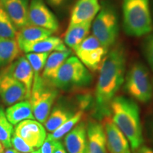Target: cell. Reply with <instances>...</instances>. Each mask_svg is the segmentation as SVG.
<instances>
[{"mask_svg": "<svg viewBox=\"0 0 153 153\" xmlns=\"http://www.w3.org/2000/svg\"><path fill=\"white\" fill-rule=\"evenodd\" d=\"M56 145V140L50 139L46 136L45 141L41 146V153H53Z\"/></svg>", "mask_w": 153, "mask_h": 153, "instance_id": "obj_31", "label": "cell"}, {"mask_svg": "<svg viewBox=\"0 0 153 153\" xmlns=\"http://www.w3.org/2000/svg\"><path fill=\"white\" fill-rule=\"evenodd\" d=\"M0 98L7 106L28 100L24 85L4 70L0 72Z\"/></svg>", "mask_w": 153, "mask_h": 153, "instance_id": "obj_10", "label": "cell"}, {"mask_svg": "<svg viewBox=\"0 0 153 153\" xmlns=\"http://www.w3.org/2000/svg\"><path fill=\"white\" fill-rule=\"evenodd\" d=\"M4 147L3 146V145L1 144V143L0 142V153H4Z\"/></svg>", "mask_w": 153, "mask_h": 153, "instance_id": "obj_37", "label": "cell"}, {"mask_svg": "<svg viewBox=\"0 0 153 153\" xmlns=\"http://www.w3.org/2000/svg\"><path fill=\"white\" fill-rule=\"evenodd\" d=\"M91 29L93 36L107 48L114 45L119 33V22L114 6L108 3L103 4L94 18Z\"/></svg>", "mask_w": 153, "mask_h": 153, "instance_id": "obj_7", "label": "cell"}, {"mask_svg": "<svg viewBox=\"0 0 153 153\" xmlns=\"http://www.w3.org/2000/svg\"><path fill=\"white\" fill-rule=\"evenodd\" d=\"M91 27V22L69 25L65 33L64 43L74 50L87 37Z\"/></svg>", "mask_w": 153, "mask_h": 153, "instance_id": "obj_21", "label": "cell"}, {"mask_svg": "<svg viewBox=\"0 0 153 153\" xmlns=\"http://www.w3.org/2000/svg\"><path fill=\"white\" fill-rule=\"evenodd\" d=\"M148 131L150 137L153 143V117L151 118L150 120V123L148 124Z\"/></svg>", "mask_w": 153, "mask_h": 153, "instance_id": "obj_35", "label": "cell"}, {"mask_svg": "<svg viewBox=\"0 0 153 153\" xmlns=\"http://www.w3.org/2000/svg\"><path fill=\"white\" fill-rule=\"evenodd\" d=\"M133 153H153V150L152 148H148L145 145H141L136 150L133 151Z\"/></svg>", "mask_w": 153, "mask_h": 153, "instance_id": "obj_33", "label": "cell"}, {"mask_svg": "<svg viewBox=\"0 0 153 153\" xmlns=\"http://www.w3.org/2000/svg\"><path fill=\"white\" fill-rule=\"evenodd\" d=\"M68 50L64 42L57 36H49L45 39L24 48L25 53H51L53 51H65Z\"/></svg>", "mask_w": 153, "mask_h": 153, "instance_id": "obj_22", "label": "cell"}, {"mask_svg": "<svg viewBox=\"0 0 153 153\" xmlns=\"http://www.w3.org/2000/svg\"><path fill=\"white\" fill-rule=\"evenodd\" d=\"M21 51L16 39L0 38V68L10 65L19 57Z\"/></svg>", "mask_w": 153, "mask_h": 153, "instance_id": "obj_24", "label": "cell"}, {"mask_svg": "<svg viewBox=\"0 0 153 153\" xmlns=\"http://www.w3.org/2000/svg\"><path fill=\"white\" fill-rule=\"evenodd\" d=\"M123 27L128 36L141 37L153 30L150 0H123Z\"/></svg>", "mask_w": 153, "mask_h": 153, "instance_id": "obj_3", "label": "cell"}, {"mask_svg": "<svg viewBox=\"0 0 153 153\" xmlns=\"http://www.w3.org/2000/svg\"><path fill=\"white\" fill-rule=\"evenodd\" d=\"M53 153H68L65 148L61 142L59 140L56 141V145H55V148Z\"/></svg>", "mask_w": 153, "mask_h": 153, "instance_id": "obj_32", "label": "cell"}, {"mask_svg": "<svg viewBox=\"0 0 153 153\" xmlns=\"http://www.w3.org/2000/svg\"><path fill=\"white\" fill-rule=\"evenodd\" d=\"M75 113L74 111L66 106H55L50 113L47 120L44 123V127L50 133H53L65 122L71 118Z\"/></svg>", "mask_w": 153, "mask_h": 153, "instance_id": "obj_23", "label": "cell"}, {"mask_svg": "<svg viewBox=\"0 0 153 153\" xmlns=\"http://www.w3.org/2000/svg\"><path fill=\"white\" fill-rule=\"evenodd\" d=\"M11 148L22 153H30L34 150L30 147L22 138L14 133L11 137Z\"/></svg>", "mask_w": 153, "mask_h": 153, "instance_id": "obj_30", "label": "cell"}, {"mask_svg": "<svg viewBox=\"0 0 153 153\" xmlns=\"http://www.w3.org/2000/svg\"><path fill=\"white\" fill-rule=\"evenodd\" d=\"M50 5L54 7H57L64 2L65 0H45Z\"/></svg>", "mask_w": 153, "mask_h": 153, "instance_id": "obj_34", "label": "cell"}, {"mask_svg": "<svg viewBox=\"0 0 153 153\" xmlns=\"http://www.w3.org/2000/svg\"><path fill=\"white\" fill-rule=\"evenodd\" d=\"M114 123L128 140L132 150L135 151L143 143V129L137 104L123 96L116 97L110 104Z\"/></svg>", "mask_w": 153, "mask_h": 153, "instance_id": "obj_2", "label": "cell"}, {"mask_svg": "<svg viewBox=\"0 0 153 153\" xmlns=\"http://www.w3.org/2000/svg\"><path fill=\"white\" fill-rule=\"evenodd\" d=\"M14 133L34 150L41 148L47 136L43 124L35 119H27L20 122L15 126Z\"/></svg>", "mask_w": 153, "mask_h": 153, "instance_id": "obj_11", "label": "cell"}, {"mask_svg": "<svg viewBox=\"0 0 153 153\" xmlns=\"http://www.w3.org/2000/svg\"><path fill=\"white\" fill-rule=\"evenodd\" d=\"M30 153H41V151H40V150H33V152Z\"/></svg>", "mask_w": 153, "mask_h": 153, "instance_id": "obj_38", "label": "cell"}, {"mask_svg": "<svg viewBox=\"0 0 153 153\" xmlns=\"http://www.w3.org/2000/svg\"><path fill=\"white\" fill-rule=\"evenodd\" d=\"M101 7L99 0H76L70 14L69 25L91 22Z\"/></svg>", "mask_w": 153, "mask_h": 153, "instance_id": "obj_15", "label": "cell"}, {"mask_svg": "<svg viewBox=\"0 0 153 153\" xmlns=\"http://www.w3.org/2000/svg\"><path fill=\"white\" fill-rule=\"evenodd\" d=\"M53 32L49 30L38 27V26L28 25L17 31L16 40L21 51H22L24 48L42 41L51 36Z\"/></svg>", "mask_w": 153, "mask_h": 153, "instance_id": "obj_18", "label": "cell"}, {"mask_svg": "<svg viewBox=\"0 0 153 153\" xmlns=\"http://www.w3.org/2000/svg\"><path fill=\"white\" fill-rule=\"evenodd\" d=\"M58 91L52 84L45 81L41 75L34 76L29 100L34 118L44 124L51 111Z\"/></svg>", "mask_w": 153, "mask_h": 153, "instance_id": "obj_5", "label": "cell"}, {"mask_svg": "<svg viewBox=\"0 0 153 153\" xmlns=\"http://www.w3.org/2000/svg\"><path fill=\"white\" fill-rule=\"evenodd\" d=\"M126 54L118 45L108 51L99 68L95 90L94 116L99 120L110 116V104L125 79Z\"/></svg>", "mask_w": 153, "mask_h": 153, "instance_id": "obj_1", "label": "cell"}, {"mask_svg": "<svg viewBox=\"0 0 153 153\" xmlns=\"http://www.w3.org/2000/svg\"><path fill=\"white\" fill-rule=\"evenodd\" d=\"M87 152L86 153H107L106 135L104 126L95 120L87 124Z\"/></svg>", "mask_w": 153, "mask_h": 153, "instance_id": "obj_16", "label": "cell"}, {"mask_svg": "<svg viewBox=\"0 0 153 153\" xmlns=\"http://www.w3.org/2000/svg\"><path fill=\"white\" fill-rule=\"evenodd\" d=\"M71 53V51L69 49L65 51H53L50 53L42 72V77L51 84L59 69Z\"/></svg>", "mask_w": 153, "mask_h": 153, "instance_id": "obj_19", "label": "cell"}, {"mask_svg": "<svg viewBox=\"0 0 153 153\" xmlns=\"http://www.w3.org/2000/svg\"><path fill=\"white\" fill-rule=\"evenodd\" d=\"M92 76L76 56H70L59 69L51 84L62 90L83 89L91 85Z\"/></svg>", "mask_w": 153, "mask_h": 153, "instance_id": "obj_4", "label": "cell"}, {"mask_svg": "<svg viewBox=\"0 0 153 153\" xmlns=\"http://www.w3.org/2000/svg\"><path fill=\"white\" fill-rule=\"evenodd\" d=\"M4 70L24 85L29 99L33 86L34 73L26 57H19Z\"/></svg>", "mask_w": 153, "mask_h": 153, "instance_id": "obj_14", "label": "cell"}, {"mask_svg": "<svg viewBox=\"0 0 153 153\" xmlns=\"http://www.w3.org/2000/svg\"><path fill=\"white\" fill-rule=\"evenodd\" d=\"M29 0H0V7L17 30L28 25Z\"/></svg>", "mask_w": 153, "mask_h": 153, "instance_id": "obj_13", "label": "cell"}, {"mask_svg": "<svg viewBox=\"0 0 153 153\" xmlns=\"http://www.w3.org/2000/svg\"><path fill=\"white\" fill-rule=\"evenodd\" d=\"M65 148L68 153H86L87 152V125L81 122L66 134Z\"/></svg>", "mask_w": 153, "mask_h": 153, "instance_id": "obj_17", "label": "cell"}, {"mask_svg": "<svg viewBox=\"0 0 153 153\" xmlns=\"http://www.w3.org/2000/svg\"><path fill=\"white\" fill-rule=\"evenodd\" d=\"M51 53H26V58L33 70L34 76L41 75V72L46 62L47 58Z\"/></svg>", "mask_w": 153, "mask_h": 153, "instance_id": "obj_28", "label": "cell"}, {"mask_svg": "<svg viewBox=\"0 0 153 153\" xmlns=\"http://www.w3.org/2000/svg\"><path fill=\"white\" fill-rule=\"evenodd\" d=\"M4 153H22V152H19V151L16 150L15 149H14L13 148H11L6 149V150H4Z\"/></svg>", "mask_w": 153, "mask_h": 153, "instance_id": "obj_36", "label": "cell"}, {"mask_svg": "<svg viewBox=\"0 0 153 153\" xmlns=\"http://www.w3.org/2000/svg\"><path fill=\"white\" fill-rule=\"evenodd\" d=\"M143 52L151 70L153 71V33H149L143 41Z\"/></svg>", "mask_w": 153, "mask_h": 153, "instance_id": "obj_29", "label": "cell"}, {"mask_svg": "<svg viewBox=\"0 0 153 153\" xmlns=\"http://www.w3.org/2000/svg\"><path fill=\"white\" fill-rule=\"evenodd\" d=\"M7 120L14 125L27 119H35L29 100L19 101L11 105L5 111Z\"/></svg>", "mask_w": 153, "mask_h": 153, "instance_id": "obj_20", "label": "cell"}, {"mask_svg": "<svg viewBox=\"0 0 153 153\" xmlns=\"http://www.w3.org/2000/svg\"><path fill=\"white\" fill-rule=\"evenodd\" d=\"M14 130L13 125L7 120L5 111L2 107H0V142L6 149L11 148Z\"/></svg>", "mask_w": 153, "mask_h": 153, "instance_id": "obj_26", "label": "cell"}, {"mask_svg": "<svg viewBox=\"0 0 153 153\" xmlns=\"http://www.w3.org/2000/svg\"><path fill=\"white\" fill-rule=\"evenodd\" d=\"M83 111H78L71 118L67 120L66 122H65L58 128H57L53 133H49L48 135H47V137L50 139L53 140L57 141L60 140L62 137L65 136L66 134H68L70 131H72L79 123L80 120H82V117H83Z\"/></svg>", "mask_w": 153, "mask_h": 153, "instance_id": "obj_25", "label": "cell"}, {"mask_svg": "<svg viewBox=\"0 0 153 153\" xmlns=\"http://www.w3.org/2000/svg\"><path fill=\"white\" fill-rule=\"evenodd\" d=\"M124 89L132 98L148 103L152 98L153 85L147 67L140 62L133 63L124 79Z\"/></svg>", "mask_w": 153, "mask_h": 153, "instance_id": "obj_6", "label": "cell"}, {"mask_svg": "<svg viewBox=\"0 0 153 153\" xmlns=\"http://www.w3.org/2000/svg\"><path fill=\"white\" fill-rule=\"evenodd\" d=\"M152 23H153V0H152Z\"/></svg>", "mask_w": 153, "mask_h": 153, "instance_id": "obj_39", "label": "cell"}, {"mask_svg": "<svg viewBox=\"0 0 153 153\" xmlns=\"http://www.w3.org/2000/svg\"><path fill=\"white\" fill-rule=\"evenodd\" d=\"M73 51L84 65L90 71L94 72L99 70L108 48L103 45L94 36L91 35L87 36Z\"/></svg>", "mask_w": 153, "mask_h": 153, "instance_id": "obj_8", "label": "cell"}, {"mask_svg": "<svg viewBox=\"0 0 153 153\" xmlns=\"http://www.w3.org/2000/svg\"><path fill=\"white\" fill-rule=\"evenodd\" d=\"M106 135V149L110 153H131L129 142L110 116L103 122Z\"/></svg>", "mask_w": 153, "mask_h": 153, "instance_id": "obj_12", "label": "cell"}, {"mask_svg": "<svg viewBox=\"0 0 153 153\" xmlns=\"http://www.w3.org/2000/svg\"><path fill=\"white\" fill-rule=\"evenodd\" d=\"M17 31L10 19L0 7V38L16 39Z\"/></svg>", "mask_w": 153, "mask_h": 153, "instance_id": "obj_27", "label": "cell"}, {"mask_svg": "<svg viewBox=\"0 0 153 153\" xmlns=\"http://www.w3.org/2000/svg\"><path fill=\"white\" fill-rule=\"evenodd\" d=\"M28 25L49 30L53 33L59 29L56 16L43 0H31L28 7Z\"/></svg>", "mask_w": 153, "mask_h": 153, "instance_id": "obj_9", "label": "cell"}]
</instances>
